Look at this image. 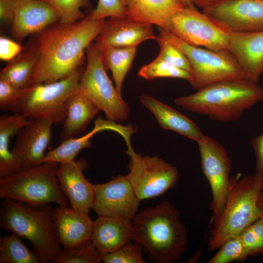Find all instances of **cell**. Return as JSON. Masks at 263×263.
I'll return each mask as SVG.
<instances>
[{
    "mask_svg": "<svg viewBox=\"0 0 263 263\" xmlns=\"http://www.w3.org/2000/svg\"><path fill=\"white\" fill-rule=\"evenodd\" d=\"M101 131V129L94 125L93 129L84 135L61 141L59 146L45 154L42 163L53 162L60 164L75 161L77 154L81 150L92 147L91 139L95 134Z\"/></svg>",
    "mask_w": 263,
    "mask_h": 263,
    "instance_id": "cell-28",
    "label": "cell"
},
{
    "mask_svg": "<svg viewBox=\"0 0 263 263\" xmlns=\"http://www.w3.org/2000/svg\"><path fill=\"white\" fill-rule=\"evenodd\" d=\"M102 254L91 241L73 248L61 249L53 260L55 263H99Z\"/></svg>",
    "mask_w": 263,
    "mask_h": 263,
    "instance_id": "cell-30",
    "label": "cell"
},
{
    "mask_svg": "<svg viewBox=\"0 0 263 263\" xmlns=\"http://www.w3.org/2000/svg\"><path fill=\"white\" fill-rule=\"evenodd\" d=\"M85 53L87 64L79 80L78 92L90 99L104 113L108 120L125 121L130 107L106 74L100 48L92 42Z\"/></svg>",
    "mask_w": 263,
    "mask_h": 263,
    "instance_id": "cell-9",
    "label": "cell"
},
{
    "mask_svg": "<svg viewBox=\"0 0 263 263\" xmlns=\"http://www.w3.org/2000/svg\"><path fill=\"white\" fill-rule=\"evenodd\" d=\"M262 101L263 88L258 82L232 78L207 85L174 101L184 110L226 122L238 119L245 111Z\"/></svg>",
    "mask_w": 263,
    "mask_h": 263,
    "instance_id": "cell-3",
    "label": "cell"
},
{
    "mask_svg": "<svg viewBox=\"0 0 263 263\" xmlns=\"http://www.w3.org/2000/svg\"><path fill=\"white\" fill-rule=\"evenodd\" d=\"M256 160L255 176L263 186V131L259 135L251 140Z\"/></svg>",
    "mask_w": 263,
    "mask_h": 263,
    "instance_id": "cell-40",
    "label": "cell"
},
{
    "mask_svg": "<svg viewBox=\"0 0 263 263\" xmlns=\"http://www.w3.org/2000/svg\"><path fill=\"white\" fill-rule=\"evenodd\" d=\"M24 48L18 43L7 37L0 36V58L2 61H10L19 54Z\"/></svg>",
    "mask_w": 263,
    "mask_h": 263,
    "instance_id": "cell-39",
    "label": "cell"
},
{
    "mask_svg": "<svg viewBox=\"0 0 263 263\" xmlns=\"http://www.w3.org/2000/svg\"><path fill=\"white\" fill-rule=\"evenodd\" d=\"M58 21L56 11L43 0H16L11 33L21 40Z\"/></svg>",
    "mask_w": 263,
    "mask_h": 263,
    "instance_id": "cell-18",
    "label": "cell"
},
{
    "mask_svg": "<svg viewBox=\"0 0 263 263\" xmlns=\"http://www.w3.org/2000/svg\"><path fill=\"white\" fill-rule=\"evenodd\" d=\"M185 6L193 7H195L192 0H181Z\"/></svg>",
    "mask_w": 263,
    "mask_h": 263,
    "instance_id": "cell-44",
    "label": "cell"
},
{
    "mask_svg": "<svg viewBox=\"0 0 263 263\" xmlns=\"http://www.w3.org/2000/svg\"><path fill=\"white\" fill-rule=\"evenodd\" d=\"M143 246L133 240L116 250L103 254L104 263H145L142 253Z\"/></svg>",
    "mask_w": 263,
    "mask_h": 263,
    "instance_id": "cell-34",
    "label": "cell"
},
{
    "mask_svg": "<svg viewBox=\"0 0 263 263\" xmlns=\"http://www.w3.org/2000/svg\"><path fill=\"white\" fill-rule=\"evenodd\" d=\"M105 21L89 14L73 23L57 22L34 34L25 46L37 56L29 85L64 79L81 68L85 51L102 32Z\"/></svg>",
    "mask_w": 263,
    "mask_h": 263,
    "instance_id": "cell-1",
    "label": "cell"
},
{
    "mask_svg": "<svg viewBox=\"0 0 263 263\" xmlns=\"http://www.w3.org/2000/svg\"><path fill=\"white\" fill-rule=\"evenodd\" d=\"M94 223L88 213L76 211L70 207L58 206L54 209L55 238L64 248L81 246L90 242Z\"/></svg>",
    "mask_w": 263,
    "mask_h": 263,
    "instance_id": "cell-20",
    "label": "cell"
},
{
    "mask_svg": "<svg viewBox=\"0 0 263 263\" xmlns=\"http://www.w3.org/2000/svg\"><path fill=\"white\" fill-rule=\"evenodd\" d=\"M197 143L203 172L212 192L210 209L213 220L224 208L230 179L231 162L224 148L216 139L204 135Z\"/></svg>",
    "mask_w": 263,
    "mask_h": 263,
    "instance_id": "cell-12",
    "label": "cell"
},
{
    "mask_svg": "<svg viewBox=\"0 0 263 263\" xmlns=\"http://www.w3.org/2000/svg\"><path fill=\"white\" fill-rule=\"evenodd\" d=\"M168 31L192 46L228 51V31L195 7L184 6L176 13Z\"/></svg>",
    "mask_w": 263,
    "mask_h": 263,
    "instance_id": "cell-11",
    "label": "cell"
},
{
    "mask_svg": "<svg viewBox=\"0 0 263 263\" xmlns=\"http://www.w3.org/2000/svg\"><path fill=\"white\" fill-rule=\"evenodd\" d=\"M160 47L157 57L191 74L189 62L184 54L169 42L159 37L156 39Z\"/></svg>",
    "mask_w": 263,
    "mask_h": 263,
    "instance_id": "cell-36",
    "label": "cell"
},
{
    "mask_svg": "<svg viewBox=\"0 0 263 263\" xmlns=\"http://www.w3.org/2000/svg\"><path fill=\"white\" fill-rule=\"evenodd\" d=\"M58 164L45 162L0 178V197L8 198L33 207L55 203L69 207L56 175Z\"/></svg>",
    "mask_w": 263,
    "mask_h": 263,
    "instance_id": "cell-6",
    "label": "cell"
},
{
    "mask_svg": "<svg viewBox=\"0 0 263 263\" xmlns=\"http://www.w3.org/2000/svg\"><path fill=\"white\" fill-rule=\"evenodd\" d=\"M258 204L263 212V186H262L260 192L259 193Z\"/></svg>",
    "mask_w": 263,
    "mask_h": 263,
    "instance_id": "cell-43",
    "label": "cell"
},
{
    "mask_svg": "<svg viewBox=\"0 0 263 263\" xmlns=\"http://www.w3.org/2000/svg\"><path fill=\"white\" fill-rule=\"evenodd\" d=\"M156 39L151 24L125 16L109 18L94 40L100 47H125Z\"/></svg>",
    "mask_w": 263,
    "mask_h": 263,
    "instance_id": "cell-17",
    "label": "cell"
},
{
    "mask_svg": "<svg viewBox=\"0 0 263 263\" xmlns=\"http://www.w3.org/2000/svg\"><path fill=\"white\" fill-rule=\"evenodd\" d=\"M94 198L92 209L98 216L132 219L140 201L127 176L118 175L103 184H94Z\"/></svg>",
    "mask_w": 263,
    "mask_h": 263,
    "instance_id": "cell-14",
    "label": "cell"
},
{
    "mask_svg": "<svg viewBox=\"0 0 263 263\" xmlns=\"http://www.w3.org/2000/svg\"><path fill=\"white\" fill-rule=\"evenodd\" d=\"M65 104L67 115L60 134L61 141L82 132L100 111L90 99L78 92L70 96Z\"/></svg>",
    "mask_w": 263,
    "mask_h": 263,
    "instance_id": "cell-24",
    "label": "cell"
},
{
    "mask_svg": "<svg viewBox=\"0 0 263 263\" xmlns=\"http://www.w3.org/2000/svg\"><path fill=\"white\" fill-rule=\"evenodd\" d=\"M53 211L50 204L37 210L25 203L3 198L0 227L27 240L42 263L53 261L61 249L54 234Z\"/></svg>",
    "mask_w": 263,
    "mask_h": 263,
    "instance_id": "cell-5",
    "label": "cell"
},
{
    "mask_svg": "<svg viewBox=\"0 0 263 263\" xmlns=\"http://www.w3.org/2000/svg\"><path fill=\"white\" fill-rule=\"evenodd\" d=\"M88 167L87 161L83 159L60 163L56 175L60 188L67 198L70 207L76 211L89 214L94 201V184L83 175V171Z\"/></svg>",
    "mask_w": 263,
    "mask_h": 263,
    "instance_id": "cell-16",
    "label": "cell"
},
{
    "mask_svg": "<svg viewBox=\"0 0 263 263\" xmlns=\"http://www.w3.org/2000/svg\"><path fill=\"white\" fill-rule=\"evenodd\" d=\"M184 6L181 0H124L126 17L167 31L172 17Z\"/></svg>",
    "mask_w": 263,
    "mask_h": 263,
    "instance_id": "cell-22",
    "label": "cell"
},
{
    "mask_svg": "<svg viewBox=\"0 0 263 263\" xmlns=\"http://www.w3.org/2000/svg\"><path fill=\"white\" fill-rule=\"evenodd\" d=\"M159 37L179 49L191 68L190 85L199 89L207 85L232 78L247 79L236 59L227 50L213 51L188 44L169 31L158 27Z\"/></svg>",
    "mask_w": 263,
    "mask_h": 263,
    "instance_id": "cell-8",
    "label": "cell"
},
{
    "mask_svg": "<svg viewBox=\"0 0 263 263\" xmlns=\"http://www.w3.org/2000/svg\"><path fill=\"white\" fill-rule=\"evenodd\" d=\"M138 74L139 76L147 80L169 77L185 79L190 83L192 78L191 73L173 66L158 57L150 63L142 66Z\"/></svg>",
    "mask_w": 263,
    "mask_h": 263,
    "instance_id": "cell-31",
    "label": "cell"
},
{
    "mask_svg": "<svg viewBox=\"0 0 263 263\" xmlns=\"http://www.w3.org/2000/svg\"><path fill=\"white\" fill-rule=\"evenodd\" d=\"M56 11L61 24H72L83 19L84 13L81 10L90 5L89 0H43Z\"/></svg>",
    "mask_w": 263,
    "mask_h": 263,
    "instance_id": "cell-32",
    "label": "cell"
},
{
    "mask_svg": "<svg viewBox=\"0 0 263 263\" xmlns=\"http://www.w3.org/2000/svg\"><path fill=\"white\" fill-rule=\"evenodd\" d=\"M15 2L16 0H0V19L3 23L11 25Z\"/></svg>",
    "mask_w": 263,
    "mask_h": 263,
    "instance_id": "cell-41",
    "label": "cell"
},
{
    "mask_svg": "<svg viewBox=\"0 0 263 263\" xmlns=\"http://www.w3.org/2000/svg\"><path fill=\"white\" fill-rule=\"evenodd\" d=\"M105 67L112 74L115 88L121 94L125 77L130 69L136 54L137 46L100 47Z\"/></svg>",
    "mask_w": 263,
    "mask_h": 263,
    "instance_id": "cell-27",
    "label": "cell"
},
{
    "mask_svg": "<svg viewBox=\"0 0 263 263\" xmlns=\"http://www.w3.org/2000/svg\"><path fill=\"white\" fill-rule=\"evenodd\" d=\"M37 62L36 53L25 47L1 70L0 79L7 81L20 88L30 85Z\"/></svg>",
    "mask_w": 263,
    "mask_h": 263,
    "instance_id": "cell-26",
    "label": "cell"
},
{
    "mask_svg": "<svg viewBox=\"0 0 263 263\" xmlns=\"http://www.w3.org/2000/svg\"><path fill=\"white\" fill-rule=\"evenodd\" d=\"M218 249L219 250L209 261V263L243 262L249 256L239 236L229 239Z\"/></svg>",
    "mask_w": 263,
    "mask_h": 263,
    "instance_id": "cell-33",
    "label": "cell"
},
{
    "mask_svg": "<svg viewBox=\"0 0 263 263\" xmlns=\"http://www.w3.org/2000/svg\"><path fill=\"white\" fill-rule=\"evenodd\" d=\"M219 0H192V1L195 6H197L203 9Z\"/></svg>",
    "mask_w": 263,
    "mask_h": 263,
    "instance_id": "cell-42",
    "label": "cell"
},
{
    "mask_svg": "<svg viewBox=\"0 0 263 263\" xmlns=\"http://www.w3.org/2000/svg\"><path fill=\"white\" fill-rule=\"evenodd\" d=\"M32 121L23 115L14 113L0 116V178L23 169L20 160L9 150L10 138Z\"/></svg>",
    "mask_w": 263,
    "mask_h": 263,
    "instance_id": "cell-25",
    "label": "cell"
},
{
    "mask_svg": "<svg viewBox=\"0 0 263 263\" xmlns=\"http://www.w3.org/2000/svg\"><path fill=\"white\" fill-rule=\"evenodd\" d=\"M140 102L153 114L163 129L174 132L196 142L204 135L199 127L186 115L154 98L143 94Z\"/></svg>",
    "mask_w": 263,
    "mask_h": 263,
    "instance_id": "cell-23",
    "label": "cell"
},
{
    "mask_svg": "<svg viewBox=\"0 0 263 263\" xmlns=\"http://www.w3.org/2000/svg\"><path fill=\"white\" fill-rule=\"evenodd\" d=\"M63 122L57 116L39 119L21 128L11 151L20 160L23 168L42 163L45 150L50 144L54 124Z\"/></svg>",
    "mask_w": 263,
    "mask_h": 263,
    "instance_id": "cell-15",
    "label": "cell"
},
{
    "mask_svg": "<svg viewBox=\"0 0 263 263\" xmlns=\"http://www.w3.org/2000/svg\"><path fill=\"white\" fill-rule=\"evenodd\" d=\"M22 89L10 82L0 79V109L9 111L10 106L19 94Z\"/></svg>",
    "mask_w": 263,
    "mask_h": 263,
    "instance_id": "cell-38",
    "label": "cell"
},
{
    "mask_svg": "<svg viewBox=\"0 0 263 263\" xmlns=\"http://www.w3.org/2000/svg\"><path fill=\"white\" fill-rule=\"evenodd\" d=\"M227 50L236 59L247 79L258 82L263 73V30L228 31Z\"/></svg>",
    "mask_w": 263,
    "mask_h": 263,
    "instance_id": "cell-19",
    "label": "cell"
},
{
    "mask_svg": "<svg viewBox=\"0 0 263 263\" xmlns=\"http://www.w3.org/2000/svg\"><path fill=\"white\" fill-rule=\"evenodd\" d=\"M0 263H42L33 250H29L21 238L12 233L0 238Z\"/></svg>",
    "mask_w": 263,
    "mask_h": 263,
    "instance_id": "cell-29",
    "label": "cell"
},
{
    "mask_svg": "<svg viewBox=\"0 0 263 263\" xmlns=\"http://www.w3.org/2000/svg\"><path fill=\"white\" fill-rule=\"evenodd\" d=\"M133 237L132 219L110 216H98L94 221L91 239L103 254L113 251Z\"/></svg>",
    "mask_w": 263,
    "mask_h": 263,
    "instance_id": "cell-21",
    "label": "cell"
},
{
    "mask_svg": "<svg viewBox=\"0 0 263 263\" xmlns=\"http://www.w3.org/2000/svg\"><path fill=\"white\" fill-rule=\"evenodd\" d=\"M130 157L126 175L140 201L163 195L177 182L178 169L157 156L141 155L133 150L131 140L125 141Z\"/></svg>",
    "mask_w": 263,
    "mask_h": 263,
    "instance_id": "cell-10",
    "label": "cell"
},
{
    "mask_svg": "<svg viewBox=\"0 0 263 263\" xmlns=\"http://www.w3.org/2000/svg\"><path fill=\"white\" fill-rule=\"evenodd\" d=\"M89 14L99 19L125 17L124 0H98L96 8Z\"/></svg>",
    "mask_w": 263,
    "mask_h": 263,
    "instance_id": "cell-37",
    "label": "cell"
},
{
    "mask_svg": "<svg viewBox=\"0 0 263 263\" xmlns=\"http://www.w3.org/2000/svg\"><path fill=\"white\" fill-rule=\"evenodd\" d=\"M262 187L255 175L230 178L224 208L212 222L209 250L218 249L229 239L239 236L247 226L263 216L258 204Z\"/></svg>",
    "mask_w": 263,
    "mask_h": 263,
    "instance_id": "cell-4",
    "label": "cell"
},
{
    "mask_svg": "<svg viewBox=\"0 0 263 263\" xmlns=\"http://www.w3.org/2000/svg\"><path fill=\"white\" fill-rule=\"evenodd\" d=\"M133 240L144 248L151 261L169 263L180 259L187 247V233L179 211L162 202L146 207L132 219Z\"/></svg>",
    "mask_w": 263,
    "mask_h": 263,
    "instance_id": "cell-2",
    "label": "cell"
},
{
    "mask_svg": "<svg viewBox=\"0 0 263 263\" xmlns=\"http://www.w3.org/2000/svg\"><path fill=\"white\" fill-rule=\"evenodd\" d=\"M83 70L82 67L64 79L22 89L9 111L21 114L30 120L57 116L63 122L67 115L66 101L78 92Z\"/></svg>",
    "mask_w": 263,
    "mask_h": 263,
    "instance_id": "cell-7",
    "label": "cell"
},
{
    "mask_svg": "<svg viewBox=\"0 0 263 263\" xmlns=\"http://www.w3.org/2000/svg\"><path fill=\"white\" fill-rule=\"evenodd\" d=\"M239 236L249 256H263V216L247 226Z\"/></svg>",
    "mask_w": 263,
    "mask_h": 263,
    "instance_id": "cell-35",
    "label": "cell"
},
{
    "mask_svg": "<svg viewBox=\"0 0 263 263\" xmlns=\"http://www.w3.org/2000/svg\"><path fill=\"white\" fill-rule=\"evenodd\" d=\"M203 12L229 31L263 30V0H220Z\"/></svg>",
    "mask_w": 263,
    "mask_h": 263,
    "instance_id": "cell-13",
    "label": "cell"
}]
</instances>
